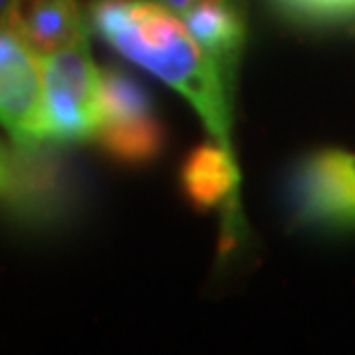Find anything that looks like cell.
Wrapping results in <instances>:
<instances>
[{
  "mask_svg": "<svg viewBox=\"0 0 355 355\" xmlns=\"http://www.w3.org/2000/svg\"><path fill=\"white\" fill-rule=\"evenodd\" d=\"M88 19L106 44L187 99L212 141L236 155L229 74L191 37L180 14L164 0H92Z\"/></svg>",
  "mask_w": 355,
  "mask_h": 355,
  "instance_id": "6da1fadb",
  "label": "cell"
},
{
  "mask_svg": "<svg viewBox=\"0 0 355 355\" xmlns=\"http://www.w3.org/2000/svg\"><path fill=\"white\" fill-rule=\"evenodd\" d=\"M288 201L302 226L355 231V153L318 150L291 175Z\"/></svg>",
  "mask_w": 355,
  "mask_h": 355,
  "instance_id": "277c9868",
  "label": "cell"
},
{
  "mask_svg": "<svg viewBox=\"0 0 355 355\" xmlns=\"http://www.w3.org/2000/svg\"><path fill=\"white\" fill-rule=\"evenodd\" d=\"M180 184L187 196V201L196 210H215L219 205H226V229L229 233L231 224L238 222L240 208V168L236 155L219 146L217 141L196 146L187 155L180 168Z\"/></svg>",
  "mask_w": 355,
  "mask_h": 355,
  "instance_id": "52a82bcc",
  "label": "cell"
},
{
  "mask_svg": "<svg viewBox=\"0 0 355 355\" xmlns=\"http://www.w3.org/2000/svg\"><path fill=\"white\" fill-rule=\"evenodd\" d=\"M97 144L123 164H148L164 148L153 97L123 67H106L99 83Z\"/></svg>",
  "mask_w": 355,
  "mask_h": 355,
  "instance_id": "3957f363",
  "label": "cell"
},
{
  "mask_svg": "<svg viewBox=\"0 0 355 355\" xmlns=\"http://www.w3.org/2000/svg\"><path fill=\"white\" fill-rule=\"evenodd\" d=\"M272 5L304 24H337L355 17V0H272Z\"/></svg>",
  "mask_w": 355,
  "mask_h": 355,
  "instance_id": "9c48e42d",
  "label": "cell"
},
{
  "mask_svg": "<svg viewBox=\"0 0 355 355\" xmlns=\"http://www.w3.org/2000/svg\"><path fill=\"white\" fill-rule=\"evenodd\" d=\"M28 173H24V164H19V159L0 146V196H12L19 189H24L28 184Z\"/></svg>",
  "mask_w": 355,
  "mask_h": 355,
  "instance_id": "30bf717a",
  "label": "cell"
},
{
  "mask_svg": "<svg viewBox=\"0 0 355 355\" xmlns=\"http://www.w3.org/2000/svg\"><path fill=\"white\" fill-rule=\"evenodd\" d=\"M40 62L49 144H81L95 137L102 72L92 62L90 37L44 55Z\"/></svg>",
  "mask_w": 355,
  "mask_h": 355,
  "instance_id": "7a4b0ae2",
  "label": "cell"
},
{
  "mask_svg": "<svg viewBox=\"0 0 355 355\" xmlns=\"http://www.w3.org/2000/svg\"><path fill=\"white\" fill-rule=\"evenodd\" d=\"M0 127L19 153L49 144L42 62L24 42L0 26Z\"/></svg>",
  "mask_w": 355,
  "mask_h": 355,
  "instance_id": "5b68a950",
  "label": "cell"
},
{
  "mask_svg": "<svg viewBox=\"0 0 355 355\" xmlns=\"http://www.w3.org/2000/svg\"><path fill=\"white\" fill-rule=\"evenodd\" d=\"M3 28L37 58L90 37V19L79 0H12Z\"/></svg>",
  "mask_w": 355,
  "mask_h": 355,
  "instance_id": "8992f818",
  "label": "cell"
},
{
  "mask_svg": "<svg viewBox=\"0 0 355 355\" xmlns=\"http://www.w3.org/2000/svg\"><path fill=\"white\" fill-rule=\"evenodd\" d=\"M164 3L171 7V10H175L178 14H180L182 10H187V7L194 3V0H164Z\"/></svg>",
  "mask_w": 355,
  "mask_h": 355,
  "instance_id": "8fae6325",
  "label": "cell"
},
{
  "mask_svg": "<svg viewBox=\"0 0 355 355\" xmlns=\"http://www.w3.org/2000/svg\"><path fill=\"white\" fill-rule=\"evenodd\" d=\"M187 31L198 44L233 74L245 46V14L238 0H194L180 12Z\"/></svg>",
  "mask_w": 355,
  "mask_h": 355,
  "instance_id": "ba28073f",
  "label": "cell"
},
{
  "mask_svg": "<svg viewBox=\"0 0 355 355\" xmlns=\"http://www.w3.org/2000/svg\"><path fill=\"white\" fill-rule=\"evenodd\" d=\"M10 3H12V0H0V26H3L7 10H10Z\"/></svg>",
  "mask_w": 355,
  "mask_h": 355,
  "instance_id": "7c38bea8",
  "label": "cell"
}]
</instances>
